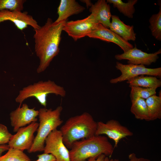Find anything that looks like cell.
I'll return each mask as SVG.
<instances>
[{"label": "cell", "instance_id": "1", "mask_svg": "<svg viewBox=\"0 0 161 161\" xmlns=\"http://www.w3.org/2000/svg\"><path fill=\"white\" fill-rule=\"evenodd\" d=\"M66 22L55 24L51 18H48L44 25L34 30L35 50L39 60L36 70L38 73L44 71L58 54L61 33Z\"/></svg>", "mask_w": 161, "mask_h": 161}, {"label": "cell", "instance_id": "2", "mask_svg": "<svg viewBox=\"0 0 161 161\" xmlns=\"http://www.w3.org/2000/svg\"><path fill=\"white\" fill-rule=\"evenodd\" d=\"M97 122L87 112L69 118L61 127L64 143L71 148L76 141L95 135Z\"/></svg>", "mask_w": 161, "mask_h": 161}, {"label": "cell", "instance_id": "3", "mask_svg": "<svg viewBox=\"0 0 161 161\" xmlns=\"http://www.w3.org/2000/svg\"><path fill=\"white\" fill-rule=\"evenodd\" d=\"M107 137L95 135L75 141L69 151L70 161H85L103 154L110 158L114 149Z\"/></svg>", "mask_w": 161, "mask_h": 161}, {"label": "cell", "instance_id": "4", "mask_svg": "<svg viewBox=\"0 0 161 161\" xmlns=\"http://www.w3.org/2000/svg\"><path fill=\"white\" fill-rule=\"evenodd\" d=\"M62 110L61 106H58L54 110L46 108L39 109L38 115L39 122L37 134L32 146L28 151L29 153L44 151L47 137L63 122L60 117Z\"/></svg>", "mask_w": 161, "mask_h": 161}, {"label": "cell", "instance_id": "5", "mask_svg": "<svg viewBox=\"0 0 161 161\" xmlns=\"http://www.w3.org/2000/svg\"><path fill=\"white\" fill-rule=\"evenodd\" d=\"M50 94H53L64 97L66 95V91L64 87L57 84L50 80H41L23 88L19 92L15 99L16 102L21 106L23 101L30 97H35L42 106L46 107L47 97Z\"/></svg>", "mask_w": 161, "mask_h": 161}, {"label": "cell", "instance_id": "6", "mask_svg": "<svg viewBox=\"0 0 161 161\" xmlns=\"http://www.w3.org/2000/svg\"><path fill=\"white\" fill-rule=\"evenodd\" d=\"M115 67L121 72V75L118 77L111 79L110 82L111 83H116L127 80L131 78L142 75L161 76V67L148 68L142 64H124L118 62H116Z\"/></svg>", "mask_w": 161, "mask_h": 161}, {"label": "cell", "instance_id": "7", "mask_svg": "<svg viewBox=\"0 0 161 161\" xmlns=\"http://www.w3.org/2000/svg\"><path fill=\"white\" fill-rule=\"evenodd\" d=\"M43 151L44 153L52 155L55 161H70L69 151L64 143L61 132L57 129L47 137Z\"/></svg>", "mask_w": 161, "mask_h": 161}, {"label": "cell", "instance_id": "8", "mask_svg": "<svg viewBox=\"0 0 161 161\" xmlns=\"http://www.w3.org/2000/svg\"><path fill=\"white\" fill-rule=\"evenodd\" d=\"M105 135L112 140L114 143V148L122 139L131 136L133 133L127 127L122 125L116 120L112 119L106 123L100 121L97 122V127L95 135Z\"/></svg>", "mask_w": 161, "mask_h": 161}, {"label": "cell", "instance_id": "9", "mask_svg": "<svg viewBox=\"0 0 161 161\" xmlns=\"http://www.w3.org/2000/svg\"><path fill=\"white\" fill-rule=\"evenodd\" d=\"M38 126V123L33 122L19 128L16 133L11 137L8 144L9 148L23 151L30 150L33 143L34 133L37 131Z\"/></svg>", "mask_w": 161, "mask_h": 161}, {"label": "cell", "instance_id": "10", "mask_svg": "<svg viewBox=\"0 0 161 161\" xmlns=\"http://www.w3.org/2000/svg\"><path fill=\"white\" fill-rule=\"evenodd\" d=\"M98 24L90 15L82 19L66 21L63 30L76 41L87 36Z\"/></svg>", "mask_w": 161, "mask_h": 161}, {"label": "cell", "instance_id": "11", "mask_svg": "<svg viewBox=\"0 0 161 161\" xmlns=\"http://www.w3.org/2000/svg\"><path fill=\"white\" fill-rule=\"evenodd\" d=\"M161 53L160 49L154 53H148L137 49L135 45L134 47L123 53L115 55V58L118 60H127L128 64L149 66L157 61Z\"/></svg>", "mask_w": 161, "mask_h": 161}, {"label": "cell", "instance_id": "12", "mask_svg": "<svg viewBox=\"0 0 161 161\" xmlns=\"http://www.w3.org/2000/svg\"><path fill=\"white\" fill-rule=\"evenodd\" d=\"M38 113V110H35L34 108H29L26 103L11 112L10 114V120L13 132H16L19 128L32 122H36Z\"/></svg>", "mask_w": 161, "mask_h": 161}, {"label": "cell", "instance_id": "13", "mask_svg": "<svg viewBox=\"0 0 161 161\" xmlns=\"http://www.w3.org/2000/svg\"><path fill=\"white\" fill-rule=\"evenodd\" d=\"M10 21L14 24L16 27L21 31L28 26L32 27L34 30L40 28L37 22L27 12L3 10L0 11V23Z\"/></svg>", "mask_w": 161, "mask_h": 161}, {"label": "cell", "instance_id": "14", "mask_svg": "<svg viewBox=\"0 0 161 161\" xmlns=\"http://www.w3.org/2000/svg\"><path fill=\"white\" fill-rule=\"evenodd\" d=\"M87 36L114 43L119 46L124 52L134 47L128 41L100 24H98Z\"/></svg>", "mask_w": 161, "mask_h": 161}, {"label": "cell", "instance_id": "15", "mask_svg": "<svg viewBox=\"0 0 161 161\" xmlns=\"http://www.w3.org/2000/svg\"><path fill=\"white\" fill-rule=\"evenodd\" d=\"M90 15L98 24L109 29L112 17L110 7L105 0H98L89 9Z\"/></svg>", "mask_w": 161, "mask_h": 161}, {"label": "cell", "instance_id": "16", "mask_svg": "<svg viewBox=\"0 0 161 161\" xmlns=\"http://www.w3.org/2000/svg\"><path fill=\"white\" fill-rule=\"evenodd\" d=\"M85 9L75 0H61L57 9L58 17L54 23L66 21L69 17L81 13Z\"/></svg>", "mask_w": 161, "mask_h": 161}, {"label": "cell", "instance_id": "17", "mask_svg": "<svg viewBox=\"0 0 161 161\" xmlns=\"http://www.w3.org/2000/svg\"><path fill=\"white\" fill-rule=\"evenodd\" d=\"M111 18L112 21L109 26L110 30L126 41L135 40L136 34L133 25L125 24L117 16L112 15Z\"/></svg>", "mask_w": 161, "mask_h": 161}, {"label": "cell", "instance_id": "18", "mask_svg": "<svg viewBox=\"0 0 161 161\" xmlns=\"http://www.w3.org/2000/svg\"><path fill=\"white\" fill-rule=\"evenodd\" d=\"M141 75L131 78L127 80L129 86H140L157 89L161 86V80L155 76Z\"/></svg>", "mask_w": 161, "mask_h": 161}, {"label": "cell", "instance_id": "19", "mask_svg": "<svg viewBox=\"0 0 161 161\" xmlns=\"http://www.w3.org/2000/svg\"><path fill=\"white\" fill-rule=\"evenodd\" d=\"M150 120H154L161 118V92L159 96L152 95L145 100Z\"/></svg>", "mask_w": 161, "mask_h": 161}, {"label": "cell", "instance_id": "20", "mask_svg": "<svg viewBox=\"0 0 161 161\" xmlns=\"http://www.w3.org/2000/svg\"><path fill=\"white\" fill-rule=\"evenodd\" d=\"M131 103L130 111L136 118L147 121H150L145 99L139 98Z\"/></svg>", "mask_w": 161, "mask_h": 161}, {"label": "cell", "instance_id": "21", "mask_svg": "<svg viewBox=\"0 0 161 161\" xmlns=\"http://www.w3.org/2000/svg\"><path fill=\"white\" fill-rule=\"evenodd\" d=\"M137 0H129L126 3L121 0H107V2L113 4L114 7L117 8L119 11L125 16L132 18L135 9L134 5L137 2Z\"/></svg>", "mask_w": 161, "mask_h": 161}, {"label": "cell", "instance_id": "22", "mask_svg": "<svg viewBox=\"0 0 161 161\" xmlns=\"http://www.w3.org/2000/svg\"><path fill=\"white\" fill-rule=\"evenodd\" d=\"M149 28L152 35L157 40H161V6L159 12L153 15L149 19Z\"/></svg>", "mask_w": 161, "mask_h": 161}, {"label": "cell", "instance_id": "23", "mask_svg": "<svg viewBox=\"0 0 161 161\" xmlns=\"http://www.w3.org/2000/svg\"><path fill=\"white\" fill-rule=\"evenodd\" d=\"M30 160L24 151L9 148L7 152L0 157V161H27Z\"/></svg>", "mask_w": 161, "mask_h": 161}, {"label": "cell", "instance_id": "24", "mask_svg": "<svg viewBox=\"0 0 161 161\" xmlns=\"http://www.w3.org/2000/svg\"><path fill=\"white\" fill-rule=\"evenodd\" d=\"M130 94L131 102L139 98L146 99L156 94V89L146 88L140 86H132Z\"/></svg>", "mask_w": 161, "mask_h": 161}, {"label": "cell", "instance_id": "25", "mask_svg": "<svg viewBox=\"0 0 161 161\" xmlns=\"http://www.w3.org/2000/svg\"><path fill=\"white\" fill-rule=\"evenodd\" d=\"M25 0H0V11L3 10L22 11Z\"/></svg>", "mask_w": 161, "mask_h": 161}, {"label": "cell", "instance_id": "26", "mask_svg": "<svg viewBox=\"0 0 161 161\" xmlns=\"http://www.w3.org/2000/svg\"><path fill=\"white\" fill-rule=\"evenodd\" d=\"M12 135L6 126L0 123V145L8 143Z\"/></svg>", "mask_w": 161, "mask_h": 161}, {"label": "cell", "instance_id": "27", "mask_svg": "<svg viewBox=\"0 0 161 161\" xmlns=\"http://www.w3.org/2000/svg\"><path fill=\"white\" fill-rule=\"evenodd\" d=\"M38 159L34 161H55V157L50 154L44 153L37 156ZM27 161H31V160Z\"/></svg>", "mask_w": 161, "mask_h": 161}, {"label": "cell", "instance_id": "28", "mask_svg": "<svg viewBox=\"0 0 161 161\" xmlns=\"http://www.w3.org/2000/svg\"><path fill=\"white\" fill-rule=\"evenodd\" d=\"M129 159L128 161H139V158H137L136 154L134 153H132L129 154ZM113 161H120L118 159L113 160Z\"/></svg>", "mask_w": 161, "mask_h": 161}, {"label": "cell", "instance_id": "29", "mask_svg": "<svg viewBox=\"0 0 161 161\" xmlns=\"http://www.w3.org/2000/svg\"><path fill=\"white\" fill-rule=\"evenodd\" d=\"M9 148L7 144L0 145V157L2 156L3 152L8 151Z\"/></svg>", "mask_w": 161, "mask_h": 161}, {"label": "cell", "instance_id": "30", "mask_svg": "<svg viewBox=\"0 0 161 161\" xmlns=\"http://www.w3.org/2000/svg\"><path fill=\"white\" fill-rule=\"evenodd\" d=\"M106 156L104 154H101L97 157L95 161H104Z\"/></svg>", "mask_w": 161, "mask_h": 161}, {"label": "cell", "instance_id": "31", "mask_svg": "<svg viewBox=\"0 0 161 161\" xmlns=\"http://www.w3.org/2000/svg\"><path fill=\"white\" fill-rule=\"evenodd\" d=\"M80 1L85 3L88 8L89 7H91L93 4L90 0H81Z\"/></svg>", "mask_w": 161, "mask_h": 161}, {"label": "cell", "instance_id": "32", "mask_svg": "<svg viewBox=\"0 0 161 161\" xmlns=\"http://www.w3.org/2000/svg\"><path fill=\"white\" fill-rule=\"evenodd\" d=\"M139 161H152L150 160L143 157L139 158Z\"/></svg>", "mask_w": 161, "mask_h": 161}, {"label": "cell", "instance_id": "33", "mask_svg": "<svg viewBox=\"0 0 161 161\" xmlns=\"http://www.w3.org/2000/svg\"><path fill=\"white\" fill-rule=\"evenodd\" d=\"M104 161H113V159H110L108 157L106 156Z\"/></svg>", "mask_w": 161, "mask_h": 161}, {"label": "cell", "instance_id": "34", "mask_svg": "<svg viewBox=\"0 0 161 161\" xmlns=\"http://www.w3.org/2000/svg\"><path fill=\"white\" fill-rule=\"evenodd\" d=\"M97 157H94L90 158L88 159L87 161H95Z\"/></svg>", "mask_w": 161, "mask_h": 161}]
</instances>
